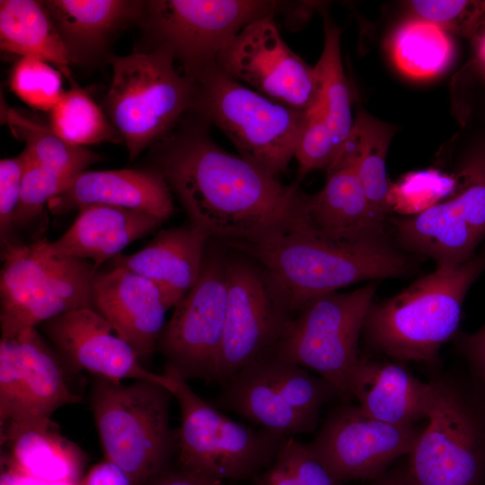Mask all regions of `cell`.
Masks as SVG:
<instances>
[{"mask_svg":"<svg viewBox=\"0 0 485 485\" xmlns=\"http://www.w3.org/2000/svg\"><path fill=\"white\" fill-rule=\"evenodd\" d=\"M209 124L189 111L150 147L158 172L190 218L217 242H254L292 227L305 193L217 146Z\"/></svg>","mask_w":485,"mask_h":485,"instance_id":"cell-1","label":"cell"},{"mask_svg":"<svg viewBox=\"0 0 485 485\" xmlns=\"http://www.w3.org/2000/svg\"><path fill=\"white\" fill-rule=\"evenodd\" d=\"M226 246L266 269L293 314L314 297L367 279L402 276L411 266L387 236L336 241L309 228L301 218L260 241Z\"/></svg>","mask_w":485,"mask_h":485,"instance_id":"cell-2","label":"cell"},{"mask_svg":"<svg viewBox=\"0 0 485 485\" xmlns=\"http://www.w3.org/2000/svg\"><path fill=\"white\" fill-rule=\"evenodd\" d=\"M485 271V246L469 260L436 267L401 293L373 303L362 333L375 351L397 361L435 362L457 331L464 297Z\"/></svg>","mask_w":485,"mask_h":485,"instance_id":"cell-3","label":"cell"},{"mask_svg":"<svg viewBox=\"0 0 485 485\" xmlns=\"http://www.w3.org/2000/svg\"><path fill=\"white\" fill-rule=\"evenodd\" d=\"M172 393L147 380L130 384L97 377L90 409L105 459L132 485H150L177 454V429L170 424Z\"/></svg>","mask_w":485,"mask_h":485,"instance_id":"cell-4","label":"cell"},{"mask_svg":"<svg viewBox=\"0 0 485 485\" xmlns=\"http://www.w3.org/2000/svg\"><path fill=\"white\" fill-rule=\"evenodd\" d=\"M190 112L216 126L239 155L278 177L295 158L306 110L276 102L224 74L216 61L190 74Z\"/></svg>","mask_w":485,"mask_h":485,"instance_id":"cell-5","label":"cell"},{"mask_svg":"<svg viewBox=\"0 0 485 485\" xmlns=\"http://www.w3.org/2000/svg\"><path fill=\"white\" fill-rule=\"evenodd\" d=\"M108 61L112 75L102 110L134 161L190 110L196 82L163 49L110 56Z\"/></svg>","mask_w":485,"mask_h":485,"instance_id":"cell-6","label":"cell"},{"mask_svg":"<svg viewBox=\"0 0 485 485\" xmlns=\"http://www.w3.org/2000/svg\"><path fill=\"white\" fill-rule=\"evenodd\" d=\"M163 375L181 410L177 467L225 482L255 478L274 462L286 437L231 419L171 368Z\"/></svg>","mask_w":485,"mask_h":485,"instance_id":"cell-7","label":"cell"},{"mask_svg":"<svg viewBox=\"0 0 485 485\" xmlns=\"http://www.w3.org/2000/svg\"><path fill=\"white\" fill-rule=\"evenodd\" d=\"M1 339L82 308H93V261L53 253L48 242L2 248Z\"/></svg>","mask_w":485,"mask_h":485,"instance_id":"cell-8","label":"cell"},{"mask_svg":"<svg viewBox=\"0 0 485 485\" xmlns=\"http://www.w3.org/2000/svg\"><path fill=\"white\" fill-rule=\"evenodd\" d=\"M375 293V284L307 301L293 315L268 357L316 372L348 402L357 366L358 340Z\"/></svg>","mask_w":485,"mask_h":485,"instance_id":"cell-9","label":"cell"},{"mask_svg":"<svg viewBox=\"0 0 485 485\" xmlns=\"http://www.w3.org/2000/svg\"><path fill=\"white\" fill-rule=\"evenodd\" d=\"M221 384L218 407L286 438L314 431L323 405L339 396L321 376L273 357L249 363Z\"/></svg>","mask_w":485,"mask_h":485,"instance_id":"cell-10","label":"cell"},{"mask_svg":"<svg viewBox=\"0 0 485 485\" xmlns=\"http://www.w3.org/2000/svg\"><path fill=\"white\" fill-rule=\"evenodd\" d=\"M285 4L269 0H148L138 24L153 49L169 52L190 75L216 61L252 22L275 16Z\"/></svg>","mask_w":485,"mask_h":485,"instance_id":"cell-11","label":"cell"},{"mask_svg":"<svg viewBox=\"0 0 485 485\" xmlns=\"http://www.w3.org/2000/svg\"><path fill=\"white\" fill-rule=\"evenodd\" d=\"M227 254L208 242L194 286L174 306L156 345L171 368L185 380H219L227 301Z\"/></svg>","mask_w":485,"mask_h":485,"instance_id":"cell-12","label":"cell"},{"mask_svg":"<svg viewBox=\"0 0 485 485\" xmlns=\"http://www.w3.org/2000/svg\"><path fill=\"white\" fill-rule=\"evenodd\" d=\"M428 424L411 452L412 485H478L485 468V421L459 387L434 381Z\"/></svg>","mask_w":485,"mask_h":485,"instance_id":"cell-13","label":"cell"},{"mask_svg":"<svg viewBox=\"0 0 485 485\" xmlns=\"http://www.w3.org/2000/svg\"><path fill=\"white\" fill-rule=\"evenodd\" d=\"M226 277L220 384L268 357L294 315L269 273L251 258L227 256Z\"/></svg>","mask_w":485,"mask_h":485,"instance_id":"cell-14","label":"cell"},{"mask_svg":"<svg viewBox=\"0 0 485 485\" xmlns=\"http://www.w3.org/2000/svg\"><path fill=\"white\" fill-rule=\"evenodd\" d=\"M216 64L229 77L285 106L307 110L319 100L314 66L285 42L273 15L240 31L218 53Z\"/></svg>","mask_w":485,"mask_h":485,"instance_id":"cell-15","label":"cell"},{"mask_svg":"<svg viewBox=\"0 0 485 485\" xmlns=\"http://www.w3.org/2000/svg\"><path fill=\"white\" fill-rule=\"evenodd\" d=\"M423 428L389 424L368 416L358 405L342 404L304 445L340 483L377 479L395 459L411 454Z\"/></svg>","mask_w":485,"mask_h":485,"instance_id":"cell-16","label":"cell"},{"mask_svg":"<svg viewBox=\"0 0 485 485\" xmlns=\"http://www.w3.org/2000/svg\"><path fill=\"white\" fill-rule=\"evenodd\" d=\"M42 329L68 371H88L116 382L147 380L163 385V375L146 369L136 350L93 308L56 316Z\"/></svg>","mask_w":485,"mask_h":485,"instance_id":"cell-17","label":"cell"},{"mask_svg":"<svg viewBox=\"0 0 485 485\" xmlns=\"http://www.w3.org/2000/svg\"><path fill=\"white\" fill-rule=\"evenodd\" d=\"M92 286L93 308L141 360L148 358L156 350L169 309L158 287L143 276L117 265L97 270Z\"/></svg>","mask_w":485,"mask_h":485,"instance_id":"cell-18","label":"cell"},{"mask_svg":"<svg viewBox=\"0 0 485 485\" xmlns=\"http://www.w3.org/2000/svg\"><path fill=\"white\" fill-rule=\"evenodd\" d=\"M93 204L137 210L165 221L175 210L168 183L148 167L85 171L73 178L47 206L52 214L62 215Z\"/></svg>","mask_w":485,"mask_h":485,"instance_id":"cell-19","label":"cell"},{"mask_svg":"<svg viewBox=\"0 0 485 485\" xmlns=\"http://www.w3.org/2000/svg\"><path fill=\"white\" fill-rule=\"evenodd\" d=\"M210 240L203 228L189 222L159 230L138 251L119 254L110 261L153 282L171 308L198 280Z\"/></svg>","mask_w":485,"mask_h":485,"instance_id":"cell-20","label":"cell"},{"mask_svg":"<svg viewBox=\"0 0 485 485\" xmlns=\"http://www.w3.org/2000/svg\"><path fill=\"white\" fill-rule=\"evenodd\" d=\"M67 50L71 64L91 65L107 53L111 40L138 23L144 1H43Z\"/></svg>","mask_w":485,"mask_h":485,"instance_id":"cell-21","label":"cell"},{"mask_svg":"<svg viewBox=\"0 0 485 485\" xmlns=\"http://www.w3.org/2000/svg\"><path fill=\"white\" fill-rule=\"evenodd\" d=\"M322 189L305 195L302 222L336 241H361L386 236L384 224L374 214L362 183L352 166L326 171Z\"/></svg>","mask_w":485,"mask_h":485,"instance_id":"cell-22","label":"cell"},{"mask_svg":"<svg viewBox=\"0 0 485 485\" xmlns=\"http://www.w3.org/2000/svg\"><path fill=\"white\" fill-rule=\"evenodd\" d=\"M434 384L423 383L401 364L359 358L351 394L368 416L400 426L428 419Z\"/></svg>","mask_w":485,"mask_h":485,"instance_id":"cell-23","label":"cell"},{"mask_svg":"<svg viewBox=\"0 0 485 485\" xmlns=\"http://www.w3.org/2000/svg\"><path fill=\"white\" fill-rule=\"evenodd\" d=\"M78 210L71 227L57 240L48 242V247L59 256L91 260L97 270L165 222L145 212L107 205L93 204Z\"/></svg>","mask_w":485,"mask_h":485,"instance_id":"cell-24","label":"cell"},{"mask_svg":"<svg viewBox=\"0 0 485 485\" xmlns=\"http://www.w3.org/2000/svg\"><path fill=\"white\" fill-rule=\"evenodd\" d=\"M2 466L54 484H79L84 457L53 422L12 425L1 429Z\"/></svg>","mask_w":485,"mask_h":485,"instance_id":"cell-25","label":"cell"},{"mask_svg":"<svg viewBox=\"0 0 485 485\" xmlns=\"http://www.w3.org/2000/svg\"><path fill=\"white\" fill-rule=\"evenodd\" d=\"M10 340L20 369L26 424L51 423L57 409L80 401L68 385L63 360L36 328L25 329Z\"/></svg>","mask_w":485,"mask_h":485,"instance_id":"cell-26","label":"cell"},{"mask_svg":"<svg viewBox=\"0 0 485 485\" xmlns=\"http://www.w3.org/2000/svg\"><path fill=\"white\" fill-rule=\"evenodd\" d=\"M392 222L398 244L432 258L436 267L454 266L469 260L481 242L452 198Z\"/></svg>","mask_w":485,"mask_h":485,"instance_id":"cell-27","label":"cell"},{"mask_svg":"<svg viewBox=\"0 0 485 485\" xmlns=\"http://www.w3.org/2000/svg\"><path fill=\"white\" fill-rule=\"evenodd\" d=\"M393 135L392 126L358 110L350 134L327 169L352 166L375 216L383 224L391 208L386 156Z\"/></svg>","mask_w":485,"mask_h":485,"instance_id":"cell-28","label":"cell"},{"mask_svg":"<svg viewBox=\"0 0 485 485\" xmlns=\"http://www.w3.org/2000/svg\"><path fill=\"white\" fill-rule=\"evenodd\" d=\"M0 47L4 52L47 62L70 84L75 83L69 55L43 1H0Z\"/></svg>","mask_w":485,"mask_h":485,"instance_id":"cell-29","label":"cell"},{"mask_svg":"<svg viewBox=\"0 0 485 485\" xmlns=\"http://www.w3.org/2000/svg\"><path fill=\"white\" fill-rule=\"evenodd\" d=\"M2 119L12 134L25 144L30 160L48 170L75 178L103 157L91 149L73 145L48 126H43L4 105Z\"/></svg>","mask_w":485,"mask_h":485,"instance_id":"cell-30","label":"cell"},{"mask_svg":"<svg viewBox=\"0 0 485 485\" xmlns=\"http://www.w3.org/2000/svg\"><path fill=\"white\" fill-rule=\"evenodd\" d=\"M390 49L397 67L417 79L439 75L447 68L454 56V45L446 31L412 17L395 29Z\"/></svg>","mask_w":485,"mask_h":485,"instance_id":"cell-31","label":"cell"},{"mask_svg":"<svg viewBox=\"0 0 485 485\" xmlns=\"http://www.w3.org/2000/svg\"><path fill=\"white\" fill-rule=\"evenodd\" d=\"M323 48L314 66L319 84L318 101L333 132L339 152L354 124L351 94L341 59V31L327 13L323 15Z\"/></svg>","mask_w":485,"mask_h":485,"instance_id":"cell-32","label":"cell"},{"mask_svg":"<svg viewBox=\"0 0 485 485\" xmlns=\"http://www.w3.org/2000/svg\"><path fill=\"white\" fill-rule=\"evenodd\" d=\"M49 113L51 129L73 145L123 143L102 108L76 83L70 84Z\"/></svg>","mask_w":485,"mask_h":485,"instance_id":"cell-33","label":"cell"},{"mask_svg":"<svg viewBox=\"0 0 485 485\" xmlns=\"http://www.w3.org/2000/svg\"><path fill=\"white\" fill-rule=\"evenodd\" d=\"M62 74L42 60L22 57L13 66L9 84L13 93L31 107L50 112L65 91Z\"/></svg>","mask_w":485,"mask_h":485,"instance_id":"cell-34","label":"cell"},{"mask_svg":"<svg viewBox=\"0 0 485 485\" xmlns=\"http://www.w3.org/2000/svg\"><path fill=\"white\" fill-rule=\"evenodd\" d=\"M406 5L410 17L470 40L485 17V0H414Z\"/></svg>","mask_w":485,"mask_h":485,"instance_id":"cell-35","label":"cell"},{"mask_svg":"<svg viewBox=\"0 0 485 485\" xmlns=\"http://www.w3.org/2000/svg\"><path fill=\"white\" fill-rule=\"evenodd\" d=\"M457 177L459 191L452 200L481 241L485 238V141L466 155Z\"/></svg>","mask_w":485,"mask_h":485,"instance_id":"cell-36","label":"cell"},{"mask_svg":"<svg viewBox=\"0 0 485 485\" xmlns=\"http://www.w3.org/2000/svg\"><path fill=\"white\" fill-rule=\"evenodd\" d=\"M333 132L320 102L306 110L305 122L296 146V184L314 170H327L337 155Z\"/></svg>","mask_w":485,"mask_h":485,"instance_id":"cell-37","label":"cell"},{"mask_svg":"<svg viewBox=\"0 0 485 485\" xmlns=\"http://www.w3.org/2000/svg\"><path fill=\"white\" fill-rule=\"evenodd\" d=\"M72 179L34 163L28 156L13 227L31 224L41 214L49 199L59 194Z\"/></svg>","mask_w":485,"mask_h":485,"instance_id":"cell-38","label":"cell"},{"mask_svg":"<svg viewBox=\"0 0 485 485\" xmlns=\"http://www.w3.org/2000/svg\"><path fill=\"white\" fill-rule=\"evenodd\" d=\"M27 422L19 365L10 339L0 340V429Z\"/></svg>","mask_w":485,"mask_h":485,"instance_id":"cell-39","label":"cell"},{"mask_svg":"<svg viewBox=\"0 0 485 485\" xmlns=\"http://www.w3.org/2000/svg\"><path fill=\"white\" fill-rule=\"evenodd\" d=\"M28 156L23 150L17 156L0 161V240L4 248L10 242L13 217L19 203Z\"/></svg>","mask_w":485,"mask_h":485,"instance_id":"cell-40","label":"cell"},{"mask_svg":"<svg viewBox=\"0 0 485 485\" xmlns=\"http://www.w3.org/2000/svg\"><path fill=\"white\" fill-rule=\"evenodd\" d=\"M278 456L286 463L298 485H341L295 436L286 439Z\"/></svg>","mask_w":485,"mask_h":485,"instance_id":"cell-41","label":"cell"},{"mask_svg":"<svg viewBox=\"0 0 485 485\" xmlns=\"http://www.w3.org/2000/svg\"><path fill=\"white\" fill-rule=\"evenodd\" d=\"M459 346L475 372L485 381V324L472 334H463Z\"/></svg>","mask_w":485,"mask_h":485,"instance_id":"cell-42","label":"cell"},{"mask_svg":"<svg viewBox=\"0 0 485 485\" xmlns=\"http://www.w3.org/2000/svg\"><path fill=\"white\" fill-rule=\"evenodd\" d=\"M79 485H132L127 474L115 463L104 460L93 466Z\"/></svg>","mask_w":485,"mask_h":485,"instance_id":"cell-43","label":"cell"},{"mask_svg":"<svg viewBox=\"0 0 485 485\" xmlns=\"http://www.w3.org/2000/svg\"><path fill=\"white\" fill-rule=\"evenodd\" d=\"M150 485H226L225 481L177 467L169 468Z\"/></svg>","mask_w":485,"mask_h":485,"instance_id":"cell-44","label":"cell"},{"mask_svg":"<svg viewBox=\"0 0 485 485\" xmlns=\"http://www.w3.org/2000/svg\"><path fill=\"white\" fill-rule=\"evenodd\" d=\"M254 485H298L286 463L277 455L274 462L255 477Z\"/></svg>","mask_w":485,"mask_h":485,"instance_id":"cell-45","label":"cell"},{"mask_svg":"<svg viewBox=\"0 0 485 485\" xmlns=\"http://www.w3.org/2000/svg\"><path fill=\"white\" fill-rule=\"evenodd\" d=\"M80 484V483H79ZM79 484H54L48 483L16 471L4 468L1 474V485H79Z\"/></svg>","mask_w":485,"mask_h":485,"instance_id":"cell-46","label":"cell"},{"mask_svg":"<svg viewBox=\"0 0 485 485\" xmlns=\"http://www.w3.org/2000/svg\"><path fill=\"white\" fill-rule=\"evenodd\" d=\"M471 40L476 51V64L485 70V17Z\"/></svg>","mask_w":485,"mask_h":485,"instance_id":"cell-47","label":"cell"},{"mask_svg":"<svg viewBox=\"0 0 485 485\" xmlns=\"http://www.w3.org/2000/svg\"><path fill=\"white\" fill-rule=\"evenodd\" d=\"M373 485H412L408 475H390L378 479Z\"/></svg>","mask_w":485,"mask_h":485,"instance_id":"cell-48","label":"cell"},{"mask_svg":"<svg viewBox=\"0 0 485 485\" xmlns=\"http://www.w3.org/2000/svg\"><path fill=\"white\" fill-rule=\"evenodd\" d=\"M475 68L479 75L481 77V80L485 88V70L482 69L481 66H479L477 64H475Z\"/></svg>","mask_w":485,"mask_h":485,"instance_id":"cell-49","label":"cell"}]
</instances>
